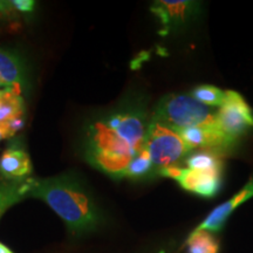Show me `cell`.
Segmentation results:
<instances>
[{
	"label": "cell",
	"instance_id": "obj_1",
	"mask_svg": "<svg viewBox=\"0 0 253 253\" xmlns=\"http://www.w3.org/2000/svg\"><path fill=\"white\" fill-rule=\"evenodd\" d=\"M151 114L142 99L121 103L88 126L84 156L94 168L120 178L143 149Z\"/></svg>",
	"mask_w": 253,
	"mask_h": 253
},
{
	"label": "cell",
	"instance_id": "obj_19",
	"mask_svg": "<svg viewBox=\"0 0 253 253\" xmlns=\"http://www.w3.org/2000/svg\"><path fill=\"white\" fill-rule=\"evenodd\" d=\"M11 137H13V134H12L7 122L0 123V142L6 140V138H11Z\"/></svg>",
	"mask_w": 253,
	"mask_h": 253
},
{
	"label": "cell",
	"instance_id": "obj_5",
	"mask_svg": "<svg viewBox=\"0 0 253 253\" xmlns=\"http://www.w3.org/2000/svg\"><path fill=\"white\" fill-rule=\"evenodd\" d=\"M218 130L230 148L253 128V112L244 97L235 90H226L225 101L217 110Z\"/></svg>",
	"mask_w": 253,
	"mask_h": 253
},
{
	"label": "cell",
	"instance_id": "obj_4",
	"mask_svg": "<svg viewBox=\"0 0 253 253\" xmlns=\"http://www.w3.org/2000/svg\"><path fill=\"white\" fill-rule=\"evenodd\" d=\"M143 148L157 172L163 168L178 166L177 163L191 153L178 132L153 119H150Z\"/></svg>",
	"mask_w": 253,
	"mask_h": 253
},
{
	"label": "cell",
	"instance_id": "obj_21",
	"mask_svg": "<svg viewBox=\"0 0 253 253\" xmlns=\"http://www.w3.org/2000/svg\"><path fill=\"white\" fill-rule=\"evenodd\" d=\"M9 88H12V87H9V86H7V84H4V82H2V81H0V91L6 90V89H9ZM14 89H15V88H14Z\"/></svg>",
	"mask_w": 253,
	"mask_h": 253
},
{
	"label": "cell",
	"instance_id": "obj_20",
	"mask_svg": "<svg viewBox=\"0 0 253 253\" xmlns=\"http://www.w3.org/2000/svg\"><path fill=\"white\" fill-rule=\"evenodd\" d=\"M0 253H14L7 245H5L4 243L0 242Z\"/></svg>",
	"mask_w": 253,
	"mask_h": 253
},
{
	"label": "cell",
	"instance_id": "obj_15",
	"mask_svg": "<svg viewBox=\"0 0 253 253\" xmlns=\"http://www.w3.org/2000/svg\"><path fill=\"white\" fill-rule=\"evenodd\" d=\"M186 243L189 253H218L219 251L218 242L207 231L194 230Z\"/></svg>",
	"mask_w": 253,
	"mask_h": 253
},
{
	"label": "cell",
	"instance_id": "obj_9",
	"mask_svg": "<svg viewBox=\"0 0 253 253\" xmlns=\"http://www.w3.org/2000/svg\"><path fill=\"white\" fill-rule=\"evenodd\" d=\"M253 197V177L248 182L244 188H243L236 196L220 204L219 207L213 209V211L205 219L202 221L195 230L197 231H207V232H218L225 225L226 220L229 219L231 213L243 204L244 202Z\"/></svg>",
	"mask_w": 253,
	"mask_h": 253
},
{
	"label": "cell",
	"instance_id": "obj_16",
	"mask_svg": "<svg viewBox=\"0 0 253 253\" xmlns=\"http://www.w3.org/2000/svg\"><path fill=\"white\" fill-rule=\"evenodd\" d=\"M190 96L197 102L204 104L207 107H219L224 103L226 96V90H221L220 88L211 84H202L192 89Z\"/></svg>",
	"mask_w": 253,
	"mask_h": 253
},
{
	"label": "cell",
	"instance_id": "obj_13",
	"mask_svg": "<svg viewBox=\"0 0 253 253\" xmlns=\"http://www.w3.org/2000/svg\"><path fill=\"white\" fill-rule=\"evenodd\" d=\"M184 163L185 168L195 170H212L224 168L220 153L213 150H197L195 153L191 151L184 158Z\"/></svg>",
	"mask_w": 253,
	"mask_h": 253
},
{
	"label": "cell",
	"instance_id": "obj_7",
	"mask_svg": "<svg viewBox=\"0 0 253 253\" xmlns=\"http://www.w3.org/2000/svg\"><path fill=\"white\" fill-rule=\"evenodd\" d=\"M199 5L195 1H172V0H160L154 2L150 9L158 19L161 26V33L169 34L173 30H179L182 26L196 17L198 13Z\"/></svg>",
	"mask_w": 253,
	"mask_h": 253
},
{
	"label": "cell",
	"instance_id": "obj_3",
	"mask_svg": "<svg viewBox=\"0 0 253 253\" xmlns=\"http://www.w3.org/2000/svg\"><path fill=\"white\" fill-rule=\"evenodd\" d=\"M216 115L217 110L197 102L190 95L169 94L160 100L151 119L178 132L194 126L216 125Z\"/></svg>",
	"mask_w": 253,
	"mask_h": 253
},
{
	"label": "cell",
	"instance_id": "obj_8",
	"mask_svg": "<svg viewBox=\"0 0 253 253\" xmlns=\"http://www.w3.org/2000/svg\"><path fill=\"white\" fill-rule=\"evenodd\" d=\"M33 166L25 147L18 140L11 142L0 156V177L8 181L30 178Z\"/></svg>",
	"mask_w": 253,
	"mask_h": 253
},
{
	"label": "cell",
	"instance_id": "obj_18",
	"mask_svg": "<svg viewBox=\"0 0 253 253\" xmlns=\"http://www.w3.org/2000/svg\"><path fill=\"white\" fill-rule=\"evenodd\" d=\"M7 125L9 126V129H11L12 134H13V136H15L19 131L23 130L24 129V126H25L24 116H19V118L11 120V121L7 122Z\"/></svg>",
	"mask_w": 253,
	"mask_h": 253
},
{
	"label": "cell",
	"instance_id": "obj_23",
	"mask_svg": "<svg viewBox=\"0 0 253 253\" xmlns=\"http://www.w3.org/2000/svg\"><path fill=\"white\" fill-rule=\"evenodd\" d=\"M0 18H1V17H0Z\"/></svg>",
	"mask_w": 253,
	"mask_h": 253
},
{
	"label": "cell",
	"instance_id": "obj_22",
	"mask_svg": "<svg viewBox=\"0 0 253 253\" xmlns=\"http://www.w3.org/2000/svg\"><path fill=\"white\" fill-rule=\"evenodd\" d=\"M0 93H1V91H0Z\"/></svg>",
	"mask_w": 253,
	"mask_h": 253
},
{
	"label": "cell",
	"instance_id": "obj_11",
	"mask_svg": "<svg viewBox=\"0 0 253 253\" xmlns=\"http://www.w3.org/2000/svg\"><path fill=\"white\" fill-rule=\"evenodd\" d=\"M26 78L24 60L15 52L0 47V81L21 91Z\"/></svg>",
	"mask_w": 253,
	"mask_h": 253
},
{
	"label": "cell",
	"instance_id": "obj_17",
	"mask_svg": "<svg viewBox=\"0 0 253 253\" xmlns=\"http://www.w3.org/2000/svg\"><path fill=\"white\" fill-rule=\"evenodd\" d=\"M11 5L14 11L25 14L32 13L36 8V1H33V0H13V1H11Z\"/></svg>",
	"mask_w": 253,
	"mask_h": 253
},
{
	"label": "cell",
	"instance_id": "obj_10",
	"mask_svg": "<svg viewBox=\"0 0 253 253\" xmlns=\"http://www.w3.org/2000/svg\"><path fill=\"white\" fill-rule=\"evenodd\" d=\"M38 178L21 179V181H8L0 177V218L6 211L21 201L31 197Z\"/></svg>",
	"mask_w": 253,
	"mask_h": 253
},
{
	"label": "cell",
	"instance_id": "obj_12",
	"mask_svg": "<svg viewBox=\"0 0 253 253\" xmlns=\"http://www.w3.org/2000/svg\"><path fill=\"white\" fill-rule=\"evenodd\" d=\"M24 112L25 102L21 96V91L9 88L0 93V123L24 116Z\"/></svg>",
	"mask_w": 253,
	"mask_h": 253
},
{
	"label": "cell",
	"instance_id": "obj_6",
	"mask_svg": "<svg viewBox=\"0 0 253 253\" xmlns=\"http://www.w3.org/2000/svg\"><path fill=\"white\" fill-rule=\"evenodd\" d=\"M223 169L195 170L173 166L158 170L157 175L175 179L185 191L204 198H212L221 188Z\"/></svg>",
	"mask_w": 253,
	"mask_h": 253
},
{
	"label": "cell",
	"instance_id": "obj_14",
	"mask_svg": "<svg viewBox=\"0 0 253 253\" xmlns=\"http://www.w3.org/2000/svg\"><path fill=\"white\" fill-rule=\"evenodd\" d=\"M153 173H157L153 162H151L149 154L147 150L142 149L136 156L132 158L131 162L128 164L125 171L120 178H130V179H142L149 177Z\"/></svg>",
	"mask_w": 253,
	"mask_h": 253
},
{
	"label": "cell",
	"instance_id": "obj_2",
	"mask_svg": "<svg viewBox=\"0 0 253 253\" xmlns=\"http://www.w3.org/2000/svg\"><path fill=\"white\" fill-rule=\"evenodd\" d=\"M31 197L48 205L61 218L73 237L93 232L102 220L93 196L74 173L38 179Z\"/></svg>",
	"mask_w": 253,
	"mask_h": 253
}]
</instances>
